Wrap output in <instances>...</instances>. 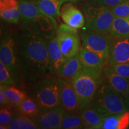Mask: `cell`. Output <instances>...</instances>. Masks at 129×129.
Masks as SVG:
<instances>
[{"mask_svg": "<svg viewBox=\"0 0 129 129\" xmlns=\"http://www.w3.org/2000/svg\"><path fill=\"white\" fill-rule=\"evenodd\" d=\"M16 33L26 88L37 81L55 74L50 62L48 39L24 26L17 28Z\"/></svg>", "mask_w": 129, "mask_h": 129, "instance_id": "1", "label": "cell"}, {"mask_svg": "<svg viewBox=\"0 0 129 129\" xmlns=\"http://www.w3.org/2000/svg\"><path fill=\"white\" fill-rule=\"evenodd\" d=\"M19 9L23 26L46 39L56 36L58 27L55 18L41 10L34 1L21 0Z\"/></svg>", "mask_w": 129, "mask_h": 129, "instance_id": "2", "label": "cell"}, {"mask_svg": "<svg viewBox=\"0 0 129 129\" xmlns=\"http://www.w3.org/2000/svg\"><path fill=\"white\" fill-rule=\"evenodd\" d=\"M81 111L93 102L100 87L106 81L102 69L83 67L71 79Z\"/></svg>", "mask_w": 129, "mask_h": 129, "instance_id": "3", "label": "cell"}, {"mask_svg": "<svg viewBox=\"0 0 129 129\" xmlns=\"http://www.w3.org/2000/svg\"><path fill=\"white\" fill-rule=\"evenodd\" d=\"M26 92L41 111L60 106L61 78L56 74L45 77L27 86Z\"/></svg>", "mask_w": 129, "mask_h": 129, "instance_id": "4", "label": "cell"}, {"mask_svg": "<svg viewBox=\"0 0 129 129\" xmlns=\"http://www.w3.org/2000/svg\"><path fill=\"white\" fill-rule=\"evenodd\" d=\"M0 61L7 68L13 78L17 87L25 90L26 85L23 78L16 32L6 35L1 41Z\"/></svg>", "mask_w": 129, "mask_h": 129, "instance_id": "5", "label": "cell"}, {"mask_svg": "<svg viewBox=\"0 0 129 129\" xmlns=\"http://www.w3.org/2000/svg\"><path fill=\"white\" fill-rule=\"evenodd\" d=\"M91 104L104 117L129 111L123 96L105 82L100 87Z\"/></svg>", "mask_w": 129, "mask_h": 129, "instance_id": "6", "label": "cell"}, {"mask_svg": "<svg viewBox=\"0 0 129 129\" xmlns=\"http://www.w3.org/2000/svg\"><path fill=\"white\" fill-rule=\"evenodd\" d=\"M83 12L87 29L109 33L115 17L110 9L90 3L84 6Z\"/></svg>", "mask_w": 129, "mask_h": 129, "instance_id": "7", "label": "cell"}, {"mask_svg": "<svg viewBox=\"0 0 129 129\" xmlns=\"http://www.w3.org/2000/svg\"><path fill=\"white\" fill-rule=\"evenodd\" d=\"M82 47L96 53L109 62V49L113 40L109 33L87 29L81 33Z\"/></svg>", "mask_w": 129, "mask_h": 129, "instance_id": "8", "label": "cell"}, {"mask_svg": "<svg viewBox=\"0 0 129 129\" xmlns=\"http://www.w3.org/2000/svg\"><path fill=\"white\" fill-rule=\"evenodd\" d=\"M78 29L62 23L56 30V38L60 50L68 59L78 55L81 50V40Z\"/></svg>", "mask_w": 129, "mask_h": 129, "instance_id": "9", "label": "cell"}, {"mask_svg": "<svg viewBox=\"0 0 129 129\" xmlns=\"http://www.w3.org/2000/svg\"><path fill=\"white\" fill-rule=\"evenodd\" d=\"M60 106L66 114H81V112L78 96L71 80L61 78Z\"/></svg>", "mask_w": 129, "mask_h": 129, "instance_id": "10", "label": "cell"}, {"mask_svg": "<svg viewBox=\"0 0 129 129\" xmlns=\"http://www.w3.org/2000/svg\"><path fill=\"white\" fill-rule=\"evenodd\" d=\"M65 112L61 106L41 111V113L32 119L38 128H60Z\"/></svg>", "mask_w": 129, "mask_h": 129, "instance_id": "11", "label": "cell"}, {"mask_svg": "<svg viewBox=\"0 0 129 129\" xmlns=\"http://www.w3.org/2000/svg\"><path fill=\"white\" fill-rule=\"evenodd\" d=\"M129 63V37L113 38L109 49V64Z\"/></svg>", "mask_w": 129, "mask_h": 129, "instance_id": "12", "label": "cell"}, {"mask_svg": "<svg viewBox=\"0 0 129 129\" xmlns=\"http://www.w3.org/2000/svg\"><path fill=\"white\" fill-rule=\"evenodd\" d=\"M102 72L106 83L120 93L127 102L128 98L129 79L115 73L109 68L108 64L103 68Z\"/></svg>", "mask_w": 129, "mask_h": 129, "instance_id": "13", "label": "cell"}, {"mask_svg": "<svg viewBox=\"0 0 129 129\" xmlns=\"http://www.w3.org/2000/svg\"><path fill=\"white\" fill-rule=\"evenodd\" d=\"M61 17L64 23L76 29L83 28L85 17L78 9L71 3H65L61 8Z\"/></svg>", "mask_w": 129, "mask_h": 129, "instance_id": "14", "label": "cell"}, {"mask_svg": "<svg viewBox=\"0 0 129 129\" xmlns=\"http://www.w3.org/2000/svg\"><path fill=\"white\" fill-rule=\"evenodd\" d=\"M47 49L51 69L54 73L57 74L68 59L60 50L56 36L47 40Z\"/></svg>", "mask_w": 129, "mask_h": 129, "instance_id": "15", "label": "cell"}, {"mask_svg": "<svg viewBox=\"0 0 129 129\" xmlns=\"http://www.w3.org/2000/svg\"><path fill=\"white\" fill-rule=\"evenodd\" d=\"M85 128L91 129L101 128L104 116L101 114L92 104L84 108L81 112Z\"/></svg>", "mask_w": 129, "mask_h": 129, "instance_id": "16", "label": "cell"}, {"mask_svg": "<svg viewBox=\"0 0 129 129\" xmlns=\"http://www.w3.org/2000/svg\"><path fill=\"white\" fill-rule=\"evenodd\" d=\"M79 59L83 67L103 69L108 62L99 54L81 47L78 54Z\"/></svg>", "mask_w": 129, "mask_h": 129, "instance_id": "17", "label": "cell"}, {"mask_svg": "<svg viewBox=\"0 0 129 129\" xmlns=\"http://www.w3.org/2000/svg\"><path fill=\"white\" fill-rule=\"evenodd\" d=\"M129 127V111L104 117L102 129H126Z\"/></svg>", "mask_w": 129, "mask_h": 129, "instance_id": "18", "label": "cell"}, {"mask_svg": "<svg viewBox=\"0 0 129 129\" xmlns=\"http://www.w3.org/2000/svg\"><path fill=\"white\" fill-rule=\"evenodd\" d=\"M69 0H35L34 1L38 8L48 15L54 18L61 16V8L64 3Z\"/></svg>", "mask_w": 129, "mask_h": 129, "instance_id": "19", "label": "cell"}, {"mask_svg": "<svg viewBox=\"0 0 129 129\" xmlns=\"http://www.w3.org/2000/svg\"><path fill=\"white\" fill-rule=\"evenodd\" d=\"M15 108L19 114L31 119L35 118L41 112L35 100L28 95Z\"/></svg>", "mask_w": 129, "mask_h": 129, "instance_id": "20", "label": "cell"}, {"mask_svg": "<svg viewBox=\"0 0 129 129\" xmlns=\"http://www.w3.org/2000/svg\"><path fill=\"white\" fill-rule=\"evenodd\" d=\"M4 94L11 105L16 107L28 96L25 90L19 88L15 85H1Z\"/></svg>", "mask_w": 129, "mask_h": 129, "instance_id": "21", "label": "cell"}, {"mask_svg": "<svg viewBox=\"0 0 129 129\" xmlns=\"http://www.w3.org/2000/svg\"><path fill=\"white\" fill-rule=\"evenodd\" d=\"M83 68L78 55L68 59L63 67L61 68L57 75L60 78L65 80H71L73 75H75L79 70Z\"/></svg>", "mask_w": 129, "mask_h": 129, "instance_id": "22", "label": "cell"}, {"mask_svg": "<svg viewBox=\"0 0 129 129\" xmlns=\"http://www.w3.org/2000/svg\"><path fill=\"white\" fill-rule=\"evenodd\" d=\"M109 33L113 38L129 37V16L115 17Z\"/></svg>", "mask_w": 129, "mask_h": 129, "instance_id": "23", "label": "cell"}, {"mask_svg": "<svg viewBox=\"0 0 129 129\" xmlns=\"http://www.w3.org/2000/svg\"><path fill=\"white\" fill-rule=\"evenodd\" d=\"M10 129H35L38 128L34 120L17 112L14 114L13 119L8 125Z\"/></svg>", "mask_w": 129, "mask_h": 129, "instance_id": "24", "label": "cell"}, {"mask_svg": "<svg viewBox=\"0 0 129 129\" xmlns=\"http://www.w3.org/2000/svg\"><path fill=\"white\" fill-rule=\"evenodd\" d=\"M85 128L81 114H64L60 128L78 129Z\"/></svg>", "mask_w": 129, "mask_h": 129, "instance_id": "25", "label": "cell"}, {"mask_svg": "<svg viewBox=\"0 0 129 129\" xmlns=\"http://www.w3.org/2000/svg\"><path fill=\"white\" fill-rule=\"evenodd\" d=\"M0 14L3 20L10 23H18L20 19V13L19 7L7 10L0 11Z\"/></svg>", "mask_w": 129, "mask_h": 129, "instance_id": "26", "label": "cell"}, {"mask_svg": "<svg viewBox=\"0 0 129 129\" xmlns=\"http://www.w3.org/2000/svg\"><path fill=\"white\" fill-rule=\"evenodd\" d=\"M12 106H1L0 110V125L6 126L8 128V125L13 118L14 113L13 112Z\"/></svg>", "mask_w": 129, "mask_h": 129, "instance_id": "27", "label": "cell"}, {"mask_svg": "<svg viewBox=\"0 0 129 129\" xmlns=\"http://www.w3.org/2000/svg\"><path fill=\"white\" fill-rule=\"evenodd\" d=\"M0 84L1 85H16L13 78L11 75L7 68L5 67L4 64L1 61H0Z\"/></svg>", "mask_w": 129, "mask_h": 129, "instance_id": "28", "label": "cell"}, {"mask_svg": "<svg viewBox=\"0 0 129 129\" xmlns=\"http://www.w3.org/2000/svg\"><path fill=\"white\" fill-rule=\"evenodd\" d=\"M111 10L117 17H128L129 16V0L118 6L111 9Z\"/></svg>", "mask_w": 129, "mask_h": 129, "instance_id": "29", "label": "cell"}, {"mask_svg": "<svg viewBox=\"0 0 129 129\" xmlns=\"http://www.w3.org/2000/svg\"><path fill=\"white\" fill-rule=\"evenodd\" d=\"M109 68L119 75L129 79V63L108 64Z\"/></svg>", "mask_w": 129, "mask_h": 129, "instance_id": "30", "label": "cell"}, {"mask_svg": "<svg viewBox=\"0 0 129 129\" xmlns=\"http://www.w3.org/2000/svg\"><path fill=\"white\" fill-rule=\"evenodd\" d=\"M127 1L128 0H91L90 3L93 4L105 6L111 9Z\"/></svg>", "mask_w": 129, "mask_h": 129, "instance_id": "31", "label": "cell"}, {"mask_svg": "<svg viewBox=\"0 0 129 129\" xmlns=\"http://www.w3.org/2000/svg\"><path fill=\"white\" fill-rule=\"evenodd\" d=\"M19 7L17 0H0V11L7 10Z\"/></svg>", "mask_w": 129, "mask_h": 129, "instance_id": "32", "label": "cell"}, {"mask_svg": "<svg viewBox=\"0 0 129 129\" xmlns=\"http://www.w3.org/2000/svg\"><path fill=\"white\" fill-rule=\"evenodd\" d=\"M0 104H1V106H12L7 98H6V95L4 94L2 88H0Z\"/></svg>", "mask_w": 129, "mask_h": 129, "instance_id": "33", "label": "cell"}, {"mask_svg": "<svg viewBox=\"0 0 129 129\" xmlns=\"http://www.w3.org/2000/svg\"><path fill=\"white\" fill-rule=\"evenodd\" d=\"M127 104L129 108V91H128V99H127Z\"/></svg>", "mask_w": 129, "mask_h": 129, "instance_id": "34", "label": "cell"}, {"mask_svg": "<svg viewBox=\"0 0 129 129\" xmlns=\"http://www.w3.org/2000/svg\"><path fill=\"white\" fill-rule=\"evenodd\" d=\"M77 0H71V1H72V2H75V1H77Z\"/></svg>", "mask_w": 129, "mask_h": 129, "instance_id": "35", "label": "cell"}, {"mask_svg": "<svg viewBox=\"0 0 129 129\" xmlns=\"http://www.w3.org/2000/svg\"><path fill=\"white\" fill-rule=\"evenodd\" d=\"M69 1H71V0H69Z\"/></svg>", "mask_w": 129, "mask_h": 129, "instance_id": "36", "label": "cell"}, {"mask_svg": "<svg viewBox=\"0 0 129 129\" xmlns=\"http://www.w3.org/2000/svg\"><path fill=\"white\" fill-rule=\"evenodd\" d=\"M77 1H78V0H77Z\"/></svg>", "mask_w": 129, "mask_h": 129, "instance_id": "37", "label": "cell"}]
</instances>
